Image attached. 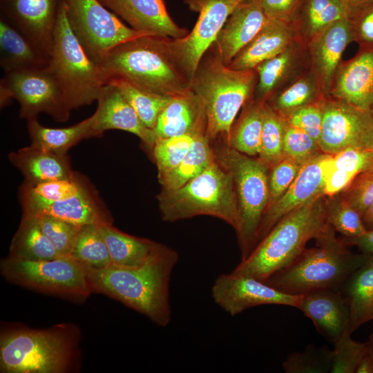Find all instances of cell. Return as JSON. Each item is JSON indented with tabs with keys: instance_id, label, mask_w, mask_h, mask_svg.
<instances>
[{
	"instance_id": "obj_1",
	"label": "cell",
	"mask_w": 373,
	"mask_h": 373,
	"mask_svg": "<svg viewBox=\"0 0 373 373\" xmlns=\"http://www.w3.org/2000/svg\"><path fill=\"white\" fill-rule=\"evenodd\" d=\"M178 254L160 244L142 265L122 267L111 265L86 269L92 292L106 294L149 318L160 327L171 319L170 280Z\"/></svg>"
},
{
	"instance_id": "obj_2",
	"label": "cell",
	"mask_w": 373,
	"mask_h": 373,
	"mask_svg": "<svg viewBox=\"0 0 373 373\" xmlns=\"http://www.w3.org/2000/svg\"><path fill=\"white\" fill-rule=\"evenodd\" d=\"M166 39L146 35L113 47L99 64L106 82L119 79L142 90L171 97L189 90L190 81L175 61Z\"/></svg>"
},
{
	"instance_id": "obj_3",
	"label": "cell",
	"mask_w": 373,
	"mask_h": 373,
	"mask_svg": "<svg viewBox=\"0 0 373 373\" xmlns=\"http://www.w3.org/2000/svg\"><path fill=\"white\" fill-rule=\"evenodd\" d=\"M324 196L319 195L281 218L231 273L265 282L293 262L307 242L318 238L329 225Z\"/></svg>"
},
{
	"instance_id": "obj_4",
	"label": "cell",
	"mask_w": 373,
	"mask_h": 373,
	"mask_svg": "<svg viewBox=\"0 0 373 373\" xmlns=\"http://www.w3.org/2000/svg\"><path fill=\"white\" fill-rule=\"evenodd\" d=\"M317 247L305 249L266 283L288 294L303 295L322 289H341L347 278L373 256L349 251L329 224L316 238Z\"/></svg>"
},
{
	"instance_id": "obj_5",
	"label": "cell",
	"mask_w": 373,
	"mask_h": 373,
	"mask_svg": "<svg viewBox=\"0 0 373 373\" xmlns=\"http://www.w3.org/2000/svg\"><path fill=\"white\" fill-rule=\"evenodd\" d=\"M257 82L255 69L231 68L214 51L204 55L190 87L203 106L210 140L222 137L227 144L235 118L254 95Z\"/></svg>"
},
{
	"instance_id": "obj_6",
	"label": "cell",
	"mask_w": 373,
	"mask_h": 373,
	"mask_svg": "<svg viewBox=\"0 0 373 373\" xmlns=\"http://www.w3.org/2000/svg\"><path fill=\"white\" fill-rule=\"evenodd\" d=\"M157 200L164 221L205 215L226 222L235 230L238 228V206L233 176L217 157L181 187L162 190Z\"/></svg>"
},
{
	"instance_id": "obj_7",
	"label": "cell",
	"mask_w": 373,
	"mask_h": 373,
	"mask_svg": "<svg viewBox=\"0 0 373 373\" xmlns=\"http://www.w3.org/2000/svg\"><path fill=\"white\" fill-rule=\"evenodd\" d=\"M48 68L56 77L70 108L97 101L106 79L88 55L68 23L61 1L49 55Z\"/></svg>"
},
{
	"instance_id": "obj_8",
	"label": "cell",
	"mask_w": 373,
	"mask_h": 373,
	"mask_svg": "<svg viewBox=\"0 0 373 373\" xmlns=\"http://www.w3.org/2000/svg\"><path fill=\"white\" fill-rule=\"evenodd\" d=\"M17 329L0 337L2 373H62L68 370L75 343L69 330Z\"/></svg>"
},
{
	"instance_id": "obj_9",
	"label": "cell",
	"mask_w": 373,
	"mask_h": 373,
	"mask_svg": "<svg viewBox=\"0 0 373 373\" xmlns=\"http://www.w3.org/2000/svg\"><path fill=\"white\" fill-rule=\"evenodd\" d=\"M217 159L231 172L238 206L236 230L241 249V260L247 258L258 243V233L269 202V168L227 145L216 153Z\"/></svg>"
},
{
	"instance_id": "obj_10",
	"label": "cell",
	"mask_w": 373,
	"mask_h": 373,
	"mask_svg": "<svg viewBox=\"0 0 373 373\" xmlns=\"http://www.w3.org/2000/svg\"><path fill=\"white\" fill-rule=\"evenodd\" d=\"M2 276L10 282L46 293L74 299L92 292L86 269L69 256L26 260L8 256L1 261Z\"/></svg>"
},
{
	"instance_id": "obj_11",
	"label": "cell",
	"mask_w": 373,
	"mask_h": 373,
	"mask_svg": "<svg viewBox=\"0 0 373 373\" xmlns=\"http://www.w3.org/2000/svg\"><path fill=\"white\" fill-rule=\"evenodd\" d=\"M0 99L1 107L16 99L20 105L19 116L28 121L45 113L57 122H66L71 111L48 66L6 73L0 82Z\"/></svg>"
},
{
	"instance_id": "obj_12",
	"label": "cell",
	"mask_w": 373,
	"mask_h": 373,
	"mask_svg": "<svg viewBox=\"0 0 373 373\" xmlns=\"http://www.w3.org/2000/svg\"><path fill=\"white\" fill-rule=\"evenodd\" d=\"M70 26L90 58L99 65L115 46L148 34L125 25L99 0H62Z\"/></svg>"
},
{
	"instance_id": "obj_13",
	"label": "cell",
	"mask_w": 373,
	"mask_h": 373,
	"mask_svg": "<svg viewBox=\"0 0 373 373\" xmlns=\"http://www.w3.org/2000/svg\"><path fill=\"white\" fill-rule=\"evenodd\" d=\"M244 0H184L190 10L198 13L189 33L180 39L167 37L169 48L190 82L204 55L210 49L235 8Z\"/></svg>"
},
{
	"instance_id": "obj_14",
	"label": "cell",
	"mask_w": 373,
	"mask_h": 373,
	"mask_svg": "<svg viewBox=\"0 0 373 373\" xmlns=\"http://www.w3.org/2000/svg\"><path fill=\"white\" fill-rule=\"evenodd\" d=\"M323 123L319 146L323 153L335 155L350 147L370 149L373 121L370 111L331 96L322 99Z\"/></svg>"
},
{
	"instance_id": "obj_15",
	"label": "cell",
	"mask_w": 373,
	"mask_h": 373,
	"mask_svg": "<svg viewBox=\"0 0 373 373\" xmlns=\"http://www.w3.org/2000/svg\"><path fill=\"white\" fill-rule=\"evenodd\" d=\"M215 303L231 316L251 307L280 305L297 308L301 295L283 293L255 278L232 274L218 276L211 287Z\"/></svg>"
},
{
	"instance_id": "obj_16",
	"label": "cell",
	"mask_w": 373,
	"mask_h": 373,
	"mask_svg": "<svg viewBox=\"0 0 373 373\" xmlns=\"http://www.w3.org/2000/svg\"><path fill=\"white\" fill-rule=\"evenodd\" d=\"M333 167V155L324 153L304 164L286 191L267 207L258 230V242L284 216L324 195L325 182Z\"/></svg>"
},
{
	"instance_id": "obj_17",
	"label": "cell",
	"mask_w": 373,
	"mask_h": 373,
	"mask_svg": "<svg viewBox=\"0 0 373 373\" xmlns=\"http://www.w3.org/2000/svg\"><path fill=\"white\" fill-rule=\"evenodd\" d=\"M62 0H0L1 16L28 37L49 58Z\"/></svg>"
},
{
	"instance_id": "obj_18",
	"label": "cell",
	"mask_w": 373,
	"mask_h": 373,
	"mask_svg": "<svg viewBox=\"0 0 373 373\" xmlns=\"http://www.w3.org/2000/svg\"><path fill=\"white\" fill-rule=\"evenodd\" d=\"M352 41L354 35L351 22L345 17L323 30L307 44L310 70L325 96L329 94L342 55Z\"/></svg>"
},
{
	"instance_id": "obj_19",
	"label": "cell",
	"mask_w": 373,
	"mask_h": 373,
	"mask_svg": "<svg viewBox=\"0 0 373 373\" xmlns=\"http://www.w3.org/2000/svg\"><path fill=\"white\" fill-rule=\"evenodd\" d=\"M257 100L267 102L310 70L307 45L297 39L256 68Z\"/></svg>"
},
{
	"instance_id": "obj_20",
	"label": "cell",
	"mask_w": 373,
	"mask_h": 373,
	"mask_svg": "<svg viewBox=\"0 0 373 373\" xmlns=\"http://www.w3.org/2000/svg\"><path fill=\"white\" fill-rule=\"evenodd\" d=\"M297 309L332 343L351 334L350 307L341 289H322L301 295Z\"/></svg>"
},
{
	"instance_id": "obj_21",
	"label": "cell",
	"mask_w": 373,
	"mask_h": 373,
	"mask_svg": "<svg viewBox=\"0 0 373 373\" xmlns=\"http://www.w3.org/2000/svg\"><path fill=\"white\" fill-rule=\"evenodd\" d=\"M329 96L363 110L371 109L373 106V46H359L357 53L352 59L341 61Z\"/></svg>"
},
{
	"instance_id": "obj_22",
	"label": "cell",
	"mask_w": 373,
	"mask_h": 373,
	"mask_svg": "<svg viewBox=\"0 0 373 373\" xmlns=\"http://www.w3.org/2000/svg\"><path fill=\"white\" fill-rule=\"evenodd\" d=\"M97 102V107L92 117L93 128L97 136L108 130H122L135 135L152 148L157 139L153 129L143 123L115 85L106 84Z\"/></svg>"
},
{
	"instance_id": "obj_23",
	"label": "cell",
	"mask_w": 373,
	"mask_h": 373,
	"mask_svg": "<svg viewBox=\"0 0 373 373\" xmlns=\"http://www.w3.org/2000/svg\"><path fill=\"white\" fill-rule=\"evenodd\" d=\"M99 1L137 32L172 39H180L189 33L171 17L164 0Z\"/></svg>"
},
{
	"instance_id": "obj_24",
	"label": "cell",
	"mask_w": 373,
	"mask_h": 373,
	"mask_svg": "<svg viewBox=\"0 0 373 373\" xmlns=\"http://www.w3.org/2000/svg\"><path fill=\"white\" fill-rule=\"evenodd\" d=\"M268 20L259 0H244L228 17L211 48L228 66Z\"/></svg>"
},
{
	"instance_id": "obj_25",
	"label": "cell",
	"mask_w": 373,
	"mask_h": 373,
	"mask_svg": "<svg viewBox=\"0 0 373 373\" xmlns=\"http://www.w3.org/2000/svg\"><path fill=\"white\" fill-rule=\"evenodd\" d=\"M23 217L49 215L78 226L112 224V219L86 187L71 198L53 202L21 201Z\"/></svg>"
},
{
	"instance_id": "obj_26",
	"label": "cell",
	"mask_w": 373,
	"mask_h": 373,
	"mask_svg": "<svg viewBox=\"0 0 373 373\" xmlns=\"http://www.w3.org/2000/svg\"><path fill=\"white\" fill-rule=\"evenodd\" d=\"M297 39L291 23L269 19L228 66L235 70H254L262 61L281 52Z\"/></svg>"
},
{
	"instance_id": "obj_27",
	"label": "cell",
	"mask_w": 373,
	"mask_h": 373,
	"mask_svg": "<svg viewBox=\"0 0 373 373\" xmlns=\"http://www.w3.org/2000/svg\"><path fill=\"white\" fill-rule=\"evenodd\" d=\"M207 117L198 96L189 90L173 96L159 115L153 131L157 137L207 131Z\"/></svg>"
},
{
	"instance_id": "obj_28",
	"label": "cell",
	"mask_w": 373,
	"mask_h": 373,
	"mask_svg": "<svg viewBox=\"0 0 373 373\" xmlns=\"http://www.w3.org/2000/svg\"><path fill=\"white\" fill-rule=\"evenodd\" d=\"M8 157L30 184L76 178L67 155L46 151L30 144L10 153Z\"/></svg>"
},
{
	"instance_id": "obj_29",
	"label": "cell",
	"mask_w": 373,
	"mask_h": 373,
	"mask_svg": "<svg viewBox=\"0 0 373 373\" xmlns=\"http://www.w3.org/2000/svg\"><path fill=\"white\" fill-rule=\"evenodd\" d=\"M49 58L23 32L0 17V65L4 73L42 68Z\"/></svg>"
},
{
	"instance_id": "obj_30",
	"label": "cell",
	"mask_w": 373,
	"mask_h": 373,
	"mask_svg": "<svg viewBox=\"0 0 373 373\" xmlns=\"http://www.w3.org/2000/svg\"><path fill=\"white\" fill-rule=\"evenodd\" d=\"M349 17L342 0H302L291 24L298 38L307 44L318 33Z\"/></svg>"
},
{
	"instance_id": "obj_31",
	"label": "cell",
	"mask_w": 373,
	"mask_h": 373,
	"mask_svg": "<svg viewBox=\"0 0 373 373\" xmlns=\"http://www.w3.org/2000/svg\"><path fill=\"white\" fill-rule=\"evenodd\" d=\"M31 145L58 155H67L68 151L84 139L97 137L93 128L92 115L69 127L49 128L37 119L28 121Z\"/></svg>"
},
{
	"instance_id": "obj_32",
	"label": "cell",
	"mask_w": 373,
	"mask_h": 373,
	"mask_svg": "<svg viewBox=\"0 0 373 373\" xmlns=\"http://www.w3.org/2000/svg\"><path fill=\"white\" fill-rule=\"evenodd\" d=\"M108 247L112 265L136 267L144 265L156 251L160 243L121 231L112 224L100 225Z\"/></svg>"
},
{
	"instance_id": "obj_33",
	"label": "cell",
	"mask_w": 373,
	"mask_h": 373,
	"mask_svg": "<svg viewBox=\"0 0 373 373\" xmlns=\"http://www.w3.org/2000/svg\"><path fill=\"white\" fill-rule=\"evenodd\" d=\"M341 290L350 307L352 334L373 320V257L347 278Z\"/></svg>"
},
{
	"instance_id": "obj_34",
	"label": "cell",
	"mask_w": 373,
	"mask_h": 373,
	"mask_svg": "<svg viewBox=\"0 0 373 373\" xmlns=\"http://www.w3.org/2000/svg\"><path fill=\"white\" fill-rule=\"evenodd\" d=\"M207 132L200 133L191 149L173 169L158 175L162 190L177 189L203 172L213 161L216 155L210 144Z\"/></svg>"
},
{
	"instance_id": "obj_35",
	"label": "cell",
	"mask_w": 373,
	"mask_h": 373,
	"mask_svg": "<svg viewBox=\"0 0 373 373\" xmlns=\"http://www.w3.org/2000/svg\"><path fill=\"white\" fill-rule=\"evenodd\" d=\"M9 256L26 260H45L61 256L44 233L35 217H22L12 240Z\"/></svg>"
},
{
	"instance_id": "obj_36",
	"label": "cell",
	"mask_w": 373,
	"mask_h": 373,
	"mask_svg": "<svg viewBox=\"0 0 373 373\" xmlns=\"http://www.w3.org/2000/svg\"><path fill=\"white\" fill-rule=\"evenodd\" d=\"M265 102H249L242 115L233 124L227 145L248 156L259 155Z\"/></svg>"
},
{
	"instance_id": "obj_37",
	"label": "cell",
	"mask_w": 373,
	"mask_h": 373,
	"mask_svg": "<svg viewBox=\"0 0 373 373\" xmlns=\"http://www.w3.org/2000/svg\"><path fill=\"white\" fill-rule=\"evenodd\" d=\"M100 225L82 226L68 256L86 269H102L112 265Z\"/></svg>"
},
{
	"instance_id": "obj_38",
	"label": "cell",
	"mask_w": 373,
	"mask_h": 373,
	"mask_svg": "<svg viewBox=\"0 0 373 373\" xmlns=\"http://www.w3.org/2000/svg\"><path fill=\"white\" fill-rule=\"evenodd\" d=\"M323 96L316 76L309 70L267 102L274 111L285 117L292 111L314 103Z\"/></svg>"
},
{
	"instance_id": "obj_39",
	"label": "cell",
	"mask_w": 373,
	"mask_h": 373,
	"mask_svg": "<svg viewBox=\"0 0 373 373\" xmlns=\"http://www.w3.org/2000/svg\"><path fill=\"white\" fill-rule=\"evenodd\" d=\"M107 83L113 84L119 89L140 119L151 129L154 128L159 115L172 98L142 90L119 79H109Z\"/></svg>"
},
{
	"instance_id": "obj_40",
	"label": "cell",
	"mask_w": 373,
	"mask_h": 373,
	"mask_svg": "<svg viewBox=\"0 0 373 373\" xmlns=\"http://www.w3.org/2000/svg\"><path fill=\"white\" fill-rule=\"evenodd\" d=\"M286 120L265 103L261 151L259 159L269 169L285 157L283 140Z\"/></svg>"
},
{
	"instance_id": "obj_41",
	"label": "cell",
	"mask_w": 373,
	"mask_h": 373,
	"mask_svg": "<svg viewBox=\"0 0 373 373\" xmlns=\"http://www.w3.org/2000/svg\"><path fill=\"white\" fill-rule=\"evenodd\" d=\"M86 186L77 177L37 184L24 182L21 188V202H53L65 200L78 195Z\"/></svg>"
},
{
	"instance_id": "obj_42",
	"label": "cell",
	"mask_w": 373,
	"mask_h": 373,
	"mask_svg": "<svg viewBox=\"0 0 373 373\" xmlns=\"http://www.w3.org/2000/svg\"><path fill=\"white\" fill-rule=\"evenodd\" d=\"M204 132L207 131L157 137L151 149L158 175L178 166L191 149L196 137Z\"/></svg>"
},
{
	"instance_id": "obj_43",
	"label": "cell",
	"mask_w": 373,
	"mask_h": 373,
	"mask_svg": "<svg viewBox=\"0 0 373 373\" xmlns=\"http://www.w3.org/2000/svg\"><path fill=\"white\" fill-rule=\"evenodd\" d=\"M331 351L312 344L303 351L291 353L283 362L286 373H328L331 369Z\"/></svg>"
},
{
	"instance_id": "obj_44",
	"label": "cell",
	"mask_w": 373,
	"mask_h": 373,
	"mask_svg": "<svg viewBox=\"0 0 373 373\" xmlns=\"http://www.w3.org/2000/svg\"><path fill=\"white\" fill-rule=\"evenodd\" d=\"M326 218L334 231L345 238H354L367 229L361 214L342 197L325 204Z\"/></svg>"
},
{
	"instance_id": "obj_45",
	"label": "cell",
	"mask_w": 373,
	"mask_h": 373,
	"mask_svg": "<svg viewBox=\"0 0 373 373\" xmlns=\"http://www.w3.org/2000/svg\"><path fill=\"white\" fill-rule=\"evenodd\" d=\"M35 218L58 253L68 256L82 226L46 214Z\"/></svg>"
},
{
	"instance_id": "obj_46",
	"label": "cell",
	"mask_w": 373,
	"mask_h": 373,
	"mask_svg": "<svg viewBox=\"0 0 373 373\" xmlns=\"http://www.w3.org/2000/svg\"><path fill=\"white\" fill-rule=\"evenodd\" d=\"M347 334L334 343L331 351L330 373H356L367 341L361 343Z\"/></svg>"
},
{
	"instance_id": "obj_47",
	"label": "cell",
	"mask_w": 373,
	"mask_h": 373,
	"mask_svg": "<svg viewBox=\"0 0 373 373\" xmlns=\"http://www.w3.org/2000/svg\"><path fill=\"white\" fill-rule=\"evenodd\" d=\"M283 152L288 157L305 164L323 152L319 144L304 131L286 122L283 140Z\"/></svg>"
},
{
	"instance_id": "obj_48",
	"label": "cell",
	"mask_w": 373,
	"mask_h": 373,
	"mask_svg": "<svg viewBox=\"0 0 373 373\" xmlns=\"http://www.w3.org/2000/svg\"><path fill=\"white\" fill-rule=\"evenodd\" d=\"M303 164L285 157L271 167L269 175V205L282 195L294 182ZM268 205V206H269Z\"/></svg>"
},
{
	"instance_id": "obj_49",
	"label": "cell",
	"mask_w": 373,
	"mask_h": 373,
	"mask_svg": "<svg viewBox=\"0 0 373 373\" xmlns=\"http://www.w3.org/2000/svg\"><path fill=\"white\" fill-rule=\"evenodd\" d=\"M323 97L292 111L285 117L287 124L304 131L318 144L323 123Z\"/></svg>"
},
{
	"instance_id": "obj_50",
	"label": "cell",
	"mask_w": 373,
	"mask_h": 373,
	"mask_svg": "<svg viewBox=\"0 0 373 373\" xmlns=\"http://www.w3.org/2000/svg\"><path fill=\"white\" fill-rule=\"evenodd\" d=\"M341 197L363 216L373 204V169L358 174Z\"/></svg>"
},
{
	"instance_id": "obj_51",
	"label": "cell",
	"mask_w": 373,
	"mask_h": 373,
	"mask_svg": "<svg viewBox=\"0 0 373 373\" xmlns=\"http://www.w3.org/2000/svg\"><path fill=\"white\" fill-rule=\"evenodd\" d=\"M334 167L354 176L372 169L369 149L350 146L333 155Z\"/></svg>"
},
{
	"instance_id": "obj_52",
	"label": "cell",
	"mask_w": 373,
	"mask_h": 373,
	"mask_svg": "<svg viewBox=\"0 0 373 373\" xmlns=\"http://www.w3.org/2000/svg\"><path fill=\"white\" fill-rule=\"evenodd\" d=\"M354 41L359 46H373V1L349 15Z\"/></svg>"
},
{
	"instance_id": "obj_53",
	"label": "cell",
	"mask_w": 373,
	"mask_h": 373,
	"mask_svg": "<svg viewBox=\"0 0 373 373\" xmlns=\"http://www.w3.org/2000/svg\"><path fill=\"white\" fill-rule=\"evenodd\" d=\"M302 0H259L269 19L291 22Z\"/></svg>"
},
{
	"instance_id": "obj_54",
	"label": "cell",
	"mask_w": 373,
	"mask_h": 373,
	"mask_svg": "<svg viewBox=\"0 0 373 373\" xmlns=\"http://www.w3.org/2000/svg\"><path fill=\"white\" fill-rule=\"evenodd\" d=\"M356 176L345 171L333 167L327 176L323 193L324 195L333 196L345 189Z\"/></svg>"
},
{
	"instance_id": "obj_55",
	"label": "cell",
	"mask_w": 373,
	"mask_h": 373,
	"mask_svg": "<svg viewBox=\"0 0 373 373\" xmlns=\"http://www.w3.org/2000/svg\"><path fill=\"white\" fill-rule=\"evenodd\" d=\"M343 242L345 245H355L363 254L373 256V229L357 237L345 238Z\"/></svg>"
},
{
	"instance_id": "obj_56",
	"label": "cell",
	"mask_w": 373,
	"mask_h": 373,
	"mask_svg": "<svg viewBox=\"0 0 373 373\" xmlns=\"http://www.w3.org/2000/svg\"><path fill=\"white\" fill-rule=\"evenodd\" d=\"M356 373H373V347L368 341L366 350L358 363Z\"/></svg>"
},
{
	"instance_id": "obj_57",
	"label": "cell",
	"mask_w": 373,
	"mask_h": 373,
	"mask_svg": "<svg viewBox=\"0 0 373 373\" xmlns=\"http://www.w3.org/2000/svg\"><path fill=\"white\" fill-rule=\"evenodd\" d=\"M349 15L356 9L368 4L373 0H342Z\"/></svg>"
},
{
	"instance_id": "obj_58",
	"label": "cell",
	"mask_w": 373,
	"mask_h": 373,
	"mask_svg": "<svg viewBox=\"0 0 373 373\" xmlns=\"http://www.w3.org/2000/svg\"><path fill=\"white\" fill-rule=\"evenodd\" d=\"M363 222L367 230L373 229V204L366 210L362 216Z\"/></svg>"
},
{
	"instance_id": "obj_59",
	"label": "cell",
	"mask_w": 373,
	"mask_h": 373,
	"mask_svg": "<svg viewBox=\"0 0 373 373\" xmlns=\"http://www.w3.org/2000/svg\"><path fill=\"white\" fill-rule=\"evenodd\" d=\"M370 153H371V157H372V169H373V142L370 147Z\"/></svg>"
},
{
	"instance_id": "obj_60",
	"label": "cell",
	"mask_w": 373,
	"mask_h": 373,
	"mask_svg": "<svg viewBox=\"0 0 373 373\" xmlns=\"http://www.w3.org/2000/svg\"><path fill=\"white\" fill-rule=\"evenodd\" d=\"M368 341L371 344V345L373 347V332L370 334Z\"/></svg>"
},
{
	"instance_id": "obj_61",
	"label": "cell",
	"mask_w": 373,
	"mask_h": 373,
	"mask_svg": "<svg viewBox=\"0 0 373 373\" xmlns=\"http://www.w3.org/2000/svg\"><path fill=\"white\" fill-rule=\"evenodd\" d=\"M370 114H371V116H372V121H373V106H372V107L371 109H370Z\"/></svg>"
}]
</instances>
